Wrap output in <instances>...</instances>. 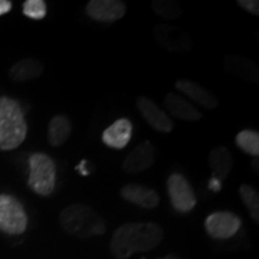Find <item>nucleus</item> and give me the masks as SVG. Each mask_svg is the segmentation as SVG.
<instances>
[{
	"label": "nucleus",
	"instance_id": "f257e3e1",
	"mask_svg": "<svg viewBox=\"0 0 259 259\" xmlns=\"http://www.w3.org/2000/svg\"><path fill=\"white\" fill-rule=\"evenodd\" d=\"M163 239L161 226L154 222H131L119 227L113 234L109 250L115 259H127L137 252H149Z\"/></svg>",
	"mask_w": 259,
	"mask_h": 259
},
{
	"label": "nucleus",
	"instance_id": "f03ea898",
	"mask_svg": "<svg viewBox=\"0 0 259 259\" xmlns=\"http://www.w3.org/2000/svg\"><path fill=\"white\" fill-rule=\"evenodd\" d=\"M61 228L67 234L78 239H88L94 235H102L107 226L101 216L92 206L85 204H72L60 212Z\"/></svg>",
	"mask_w": 259,
	"mask_h": 259
},
{
	"label": "nucleus",
	"instance_id": "7ed1b4c3",
	"mask_svg": "<svg viewBox=\"0 0 259 259\" xmlns=\"http://www.w3.org/2000/svg\"><path fill=\"white\" fill-rule=\"evenodd\" d=\"M27 130L21 105L10 97H0V150L18 148L27 137Z\"/></svg>",
	"mask_w": 259,
	"mask_h": 259
},
{
	"label": "nucleus",
	"instance_id": "20e7f679",
	"mask_svg": "<svg viewBox=\"0 0 259 259\" xmlns=\"http://www.w3.org/2000/svg\"><path fill=\"white\" fill-rule=\"evenodd\" d=\"M30 176L28 185L40 196H50L56 186V164L46 154L35 153L29 158Z\"/></svg>",
	"mask_w": 259,
	"mask_h": 259
},
{
	"label": "nucleus",
	"instance_id": "39448f33",
	"mask_svg": "<svg viewBox=\"0 0 259 259\" xmlns=\"http://www.w3.org/2000/svg\"><path fill=\"white\" fill-rule=\"evenodd\" d=\"M28 216L23 205L10 194H0V231L9 235L23 234Z\"/></svg>",
	"mask_w": 259,
	"mask_h": 259
},
{
	"label": "nucleus",
	"instance_id": "423d86ee",
	"mask_svg": "<svg viewBox=\"0 0 259 259\" xmlns=\"http://www.w3.org/2000/svg\"><path fill=\"white\" fill-rule=\"evenodd\" d=\"M167 192L173 208L178 212L192 211L197 204V197L190 183L184 176L174 173L167 180Z\"/></svg>",
	"mask_w": 259,
	"mask_h": 259
},
{
	"label": "nucleus",
	"instance_id": "0eeeda50",
	"mask_svg": "<svg viewBox=\"0 0 259 259\" xmlns=\"http://www.w3.org/2000/svg\"><path fill=\"white\" fill-rule=\"evenodd\" d=\"M155 41L170 53H186L193 46L189 32L176 25L158 24L154 29Z\"/></svg>",
	"mask_w": 259,
	"mask_h": 259
},
{
	"label": "nucleus",
	"instance_id": "6e6552de",
	"mask_svg": "<svg viewBox=\"0 0 259 259\" xmlns=\"http://www.w3.org/2000/svg\"><path fill=\"white\" fill-rule=\"evenodd\" d=\"M204 227L210 238L226 240L238 233L241 227V219L231 211H216L206 218Z\"/></svg>",
	"mask_w": 259,
	"mask_h": 259
},
{
	"label": "nucleus",
	"instance_id": "1a4fd4ad",
	"mask_svg": "<svg viewBox=\"0 0 259 259\" xmlns=\"http://www.w3.org/2000/svg\"><path fill=\"white\" fill-rule=\"evenodd\" d=\"M156 160V150L149 141L142 142L122 162V170L127 174H138L150 168Z\"/></svg>",
	"mask_w": 259,
	"mask_h": 259
},
{
	"label": "nucleus",
	"instance_id": "9d476101",
	"mask_svg": "<svg viewBox=\"0 0 259 259\" xmlns=\"http://www.w3.org/2000/svg\"><path fill=\"white\" fill-rule=\"evenodd\" d=\"M85 12L97 22L112 23L124 17L126 5L119 0H92L87 4Z\"/></svg>",
	"mask_w": 259,
	"mask_h": 259
},
{
	"label": "nucleus",
	"instance_id": "9b49d317",
	"mask_svg": "<svg viewBox=\"0 0 259 259\" xmlns=\"http://www.w3.org/2000/svg\"><path fill=\"white\" fill-rule=\"evenodd\" d=\"M137 108L145 121L156 131L162 134H169L173 130V121L170 120L167 113L162 111L153 100L145 96H139L137 99Z\"/></svg>",
	"mask_w": 259,
	"mask_h": 259
},
{
	"label": "nucleus",
	"instance_id": "f8f14e48",
	"mask_svg": "<svg viewBox=\"0 0 259 259\" xmlns=\"http://www.w3.org/2000/svg\"><path fill=\"white\" fill-rule=\"evenodd\" d=\"M225 70L232 76L238 77L242 80L251 83H258L259 71L257 65L253 60L248 58L236 56V54H228L223 61Z\"/></svg>",
	"mask_w": 259,
	"mask_h": 259
},
{
	"label": "nucleus",
	"instance_id": "ddd939ff",
	"mask_svg": "<svg viewBox=\"0 0 259 259\" xmlns=\"http://www.w3.org/2000/svg\"><path fill=\"white\" fill-rule=\"evenodd\" d=\"M120 196L126 202L144 209H154L160 203V197L156 191L150 187L139 185V184H128L120 190Z\"/></svg>",
	"mask_w": 259,
	"mask_h": 259
},
{
	"label": "nucleus",
	"instance_id": "4468645a",
	"mask_svg": "<svg viewBox=\"0 0 259 259\" xmlns=\"http://www.w3.org/2000/svg\"><path fill=\"white\" fill-rule=\"evenodd\" d=\"M176 88L179 92H183L187 97H190L197 105L204 107L206 109H215L219 107V101L208 89H205L200 84L189 79H178Z\"/></svg>",
	"mask_w": 259,
	"mask_h": 259
},
{
	"label": "nucleus",
	"instance_id": "2eb2a0df",
	"mask_svg": "<svg viewBox=\"0 0 259 259\" xmlns=\"http://www.w3.org/2000/svg\"><path fill=\"white\" fill-rule=\"evenodd\" d=\"M132 137V124L128 119L115 120L102 134V142L113 149H124Z\"/></svg>",
	"mask_w": 259,
	"mask_h": 259
},
{
	"label": "nucleus",
	"instance_id": "dca6fc26",
	"mask_svg": "<svg viewBox=\"0 0 259 259\" xmlns=\"http://www.w3.org/2000/svg\"><path fill=\"white\" fill-rule=\"evenodd\" d=\"M164 107L168 113L174 118L181 119V120L187 121H198L202 119V113L196 108L193 105H191L185 99L177 95L174 93H169L164 97Z\"/></svg>",
	"mask_w": 259,
	"mask_h": 259
},
{
	"label": "nucleus",
	"instance_id": "f3484780",
	"mask_svg": "<svg viewBox=\"0 0 259 259\" xmlns=\"http://www.w3.org/2000/svg\"><path fill=\"white\" fill-rule=\"evenodd\" d=\"M209 164L211 168L213 179L223 183L234 166V158L228 148H213L209 154Z\"/></svg>",
	"mask_w": 259,
	"mask_h": 259
},
{
	"label": "nucleus",
	"instance_id": "a211bd4d",
	"mask_svg": "<svg viewBox=\"0 0 259 259\" xmlns=\"http://www.w3.org/2000/svg\"><path fill=\"white\" fill-rule=\"evenodd\" d=\"M45 66L40 60L32 59H23L16 63L9 71V77L14 82H28V80L36 79L44 72Z\"/></svg>",
	"mask_w": 259,
	"mask_h": 259
},
{
	"label": "nucleus",
	"instance_id": "6ab92c4d",
	"mask_svg": "<svg viewBox=\"0 0 259 259\" xmlns=\"http://www.w3.org/2000/svg\"><path fill=\"white\" fill-rule=\"evenodd\" d=\"M72 127L66 115H56L48 124V142L52 147H60L70 138Z\"/></svg>",
	"mask_w": 259,
	"mask_h": 259
},
{
	"label": "nucleus",
	"instance_id": "aec40b11",
	"mask_svg": "<svg viewBox=\"0 0 259 259\" xmlns=\"http://www.w3.org/2000/svg\"><path fill=\"white\" fill-rule=\"evenodd\" d=\"M235 144L244 153L257 157L259 155V134L253 130H242L235 137Z\"/></svg>",
	"mask_w": 259,
	"mask_h": 259
},
{
	"label": "nucleus",
	"instance_id": "412c9836",
	"mask_svg": "<svg viewBox=\"0 0 259 259\" xmlns=\"http://www.w3.org/2000/svg\"><path fill=\"white\" fill-rule=\"evenodd\" d=\"M239 194H240L242 203L247 208L252 220L255 223L259 222V194L258 191L253 186L244 184L239 187Z\"/></svg>",
	"mask_w": 259,
	"mask_h": 259
},
{
	"label": "nucleus",
	"instance_id": "4be33fe9",
	"mask_svg": "<svg viewBox=\"0 0 259 259\" xmlns=\"http://www.w3.org/2000/svg\"><path fill=\"white\" fill-rule=\"evenodd\" d=\"M151 9L155 14L164 19H177L183 15L180 4L173 0H153Z\"/></svg>",
	"mask_w": 259,
	"mask_h": 259
},
{
	"label": "nucleus",
	"instance_id": "5701e85b",
	"mask_svg": "<svg viewBox=\"0 0 259 259\" xmlns=\"http://www.w3.org/2000/svg\"><path fill=\"white\" fill-rule=\"evenodd\" d=\"M23 14L32 19L45 18L47 14L46 3L44 0H27L23 4Z\"/></svg>",
	"mask_w": 259,
	"mask_h": 259
},
{
	"label": "nucleus",
	"instance_id": "b1692460",
	"mask_svg": "<svg viewBox=\"0 0 259 259\" xmlns=\"http://www.w3.org/2000/svg\"><path fill=\"white\" fill-rule=\"evenodd\" d=\"M236 4L254 16H259V2L258 0H238Z\"/></svg>",
	"mask_w": 259,
	"mask_h": 259
},
{
	"label": "nucleus",
	"instance_id": "393cba45",
	"mask_svg": "<svg viewBox=\"0 0 259 259\" xmlns=\"http://www.w3.org/2000/svg\"><path fill=\"white\" fill-rule=\"evenodd\" d=\"M12 9V3L9 0H0V16L8 14L11 11Z\"/></svg>",
	"mask_w": 259,
	"mask_h": 259
},
{
	"label": "nucleus",
	"instance_id": "a878e982",
	"mask_svg": "<svg viewBox=\"0 0 259 259\" xmlns=\"http://www.w3.org/2000/svg\"><path fill=\"white\" fill-rule=\"evenodd\" d=\"M209 189L211 190L212 192H219V191H221V189H222V183L221 181L211 178L209 181Z\"/></svg>",
	"mask_w": 259,
	"mask_h": 259
},
{
	"label": "nucleus",
	"instance_id": "bb28decb",
	"mask_svg": "<svg viewBox=\"0 0 259 259\" xmlns=\"http://www.w3.org/2000/svg\"><path fill=\"white\" fill-rule=\"evenodd\" d=\"M157 259H183V258H180L179 255H177V254H167V255H164V257H161Z\"/></svg>",
	"mask_w": 259,
	"mask_h": 259
},
{
	"label": "nucleus",
	"instance_id": "cd10ccee",
	"mask_svg": "<svg viewBox=\"0 0 259 259\" xmlns=\"http://www.w3.org/2000/svg\"><path fill=\"white\" fill-rule=\"evenodd\" d=\"M252 168H253L255 174H258V158H254L253 162H252Z\"/></svg>",
	"mask_w": 259,
	"mask_h": 259
}]
</instances>
